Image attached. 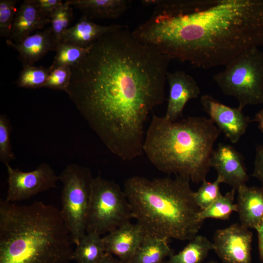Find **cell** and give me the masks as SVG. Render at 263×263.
Listing matches in <instances>:
<instances>
[{
	"label": "cell",
	"instance_id": "cell-1",
	"mask_svg": "<svg viewBox=\"0 0 263 263\" xmlns=\"http://www.w3.org/2000/svg\"><path fill=\"white\" fill-rule=\"evenodd\" d=\"M171 60L127 26L96 41L71 68L66 93L90 128L114 155L131 161L143 153L150 113L165 99Z\"/></svg>",
	"mask_w": 263,
	"mask_h": 263
},
{
	"label": "cell",
	"instance_id": "cell-2",
	"mask_svg": "<svg viewBox=\"0 0 263 263\" xmlns=\"http://www.w3.org/2000/svg\"><path fill=\"white\" fill-rule=\"evenodd\" d=\"M151 16L132 31L171 60L225 65L263 45V0H143Z\"/></svg>",
	"mask_w": 263,
	"mask_h": 263
},
{
	"label": "cell",
	"instance_id": "cell-3",
	"mask_svg": "<svg viewBox=\"0 0 263 263\" xmlns=\"http://www.w3.org/2000/svg\"><path fill=\"white\" fill-rule=\"evenodd\" d=\"M72 244L55 206L0 199V263H70Z\"/></svg>",
	"mask_w": 263,
	"mask_h": 263
},
{
	"label": "cell",
	"instance_id": "cell-4",
	"mask_svg": "<svg viewBox=\"0 0 263 263\" xmlns=\"http://www.w3.org/2000/svg\"><path fill=\"white\" fill-rule=\"evenodd\" d=\"M189 182L179 176L126 180L123 190L133 218L146 235L183 241L197 235L204 221Z\"/></svg>",
	"mask_w": 263,
	"mask_h": 263
},
{
	"label": "cell",
	"instance_id": "cell-5",
	"mask_svg": "<svg viewBox=\"0 0 263 263\" xmlns=\"http://www.w3.org/2000/svg\"><path fill=\"white\" fill-rule=\"evenodd\" d=\"M221 132L209 118L189 116L170 121L153 114L143 153L163 173L202 183L211 168L214 145Z\"/></svg>",
	"mask_w": 263,
	"mask_h": 263
},
{
	"label": "cell",
	"instance_id": "cell-6",
	"mask_svg": "<svg viewBox=\"0 0 263 263\" xmlns=\"http://www.w3.org/2000/svg\"><path fill=\"white\" fill-rule=\"evenodd\" d=\"M213 78L224 94L237 100L240 108L263 104V52L258 48L242 52Z\"/></svg>",
	"mask_w": 263,
	"mask_h": 263
},
{
	"label": "cell",
	"instance_id": "cell-7",
	"mask_svg": "<svg viewBox=\"0 0 263 263\" xmlns=\"http://www.w3.org/2000/svg\"><path fill=\"white\" fill-rule=\"evenodd\" d=\"M132 218L129 203L119 185L100 174L94 177L86 233L106 235L131 222Z\"/></svg>",
	"mask_w": 263,
	"mask_h": 263
},
{
	"label": "cell",
	"instance_id": "cell-8",
	"mask_svg": "<svg viewBox=\"0 0 263 263\" xmlns=\"http://www.w3.org/2000/svg\"><path fill=\"white\" fill-rule=\"evenodd\" d=\"M58 176L63 184L60 211L73 243L76 245L86 234L94 177L89 168L76 164L68 165Z\"/></svg>",
	"mask_w": 263,
	"mask_h": 263
},
{
	"label": "cell",
	"instance_id": "cell-9",
	"mask_svg": "<svg viewBox=\"0 0 263 263\" xmlns=\"http://www.w3.org/2000/svg\"><path fill=\"white\" fill-rule=\"evenodd\" d=\"M8 174V189L5 200L15 203L31 198L48 189L56 188L59 176L51 166L42 163L35 169L24 172L5 165Z\"/></svg>",
	"mask_w": 263,
	"mask_h": 263
},
{
	"label": "cell",
	"instance_id": "cell-10",
	"mask_svg": "<svg viewBox=\"0 0 263 263\" xmlns=\"http://www.w3.org/2000/svg\"><path fill=\"white\" fill-rule=\"evenodd\" d=\"M253 234L249 228L235 223L216 231L213 250L223 263H252Z\"/></svg>",
	"mask_w": 263,
	"mask_h": 263
},
{
	"label": "cell",
	"instance_id": "cell-11",
	"mask_svg": "<svg viewBox=\"0 0 263 263\" xmlns=\"http://www.w3.org/2000/svg\"><path fill=\"white\" fill-rule=\"evenodd\" d=\"M200 101L204 110L220 132L232 143H237L251 122L243 109L225 105L207 94L202 95Z\"/></svg>",
	"mask_w": 263,
	"mask_h": 263
},
{
	"label": "cell",
	"instance_id": "cell-12",
	"mask_svg": "<svg viewBox=\"0 0 263 263\" xmlns=\"http://www.w3.org/2000/svg\"><path fill=\"white\" fill-rule=\"evenodd\" d=\"M210 166L223 183L236 190L248 180L244 158L231 145L220 144L212 153Z\"/></svg>",
	"mask_w": 263,
	"mask_h": 263
},
{
	"label": "cell",
	"instance_id": "cell-13",
	"mask_svg": "<svg viewBox=\"0 0 263 263\" xmlns=\"http://www.w3.org/2000/svg\"><path fill=\"white\" fill-rule=\"evenodd\" d=\"M167 81L169 91L164 116L169 121H175L182 116L188 102L199 96L200 89L192 76L181 71L168 72Z\"/></svg>",
	"mask_w": 263,
	"mask_h": 263
},
{
	"label": "cell",
	"instance_id": "cell-14",
	"mask_svg": "<svg viewBox=\"0 0 263 263\" xmlns=\"http://www.w3.org/2000/svg\"><path fill=\"white\" fill-rule=\"evenodd\" d=\"M145 235L138 224L128 222L103 237L106 253L127 263L136 251Z\"/></svg>",
	"mask_w": 263,
	"mask_h": 263
},
{
	"label": "cell",
	"instance_id": "cell-15",
	"mask_svg": "<svg viewBox=\"0 0 263 263\" xmlns=\"http://www.w3.org/2000/svg\"><path fill=\"white\" fill-rule=\"evenodd\" d=\"M237 192V212L240 224L248 228L256 229L263 223V188L239 187Z\"/></svg>",
	"mask_w": 263,
	"mask_h": 263
},
{
	"label": "cell",
	"instance_id": "cell-16",
	"mask_svg": "<svg viewBox=\"0 0 263 263\" xmlns=\"http://www.w3.org/2000/svg\"><path fill=\"white\" fill-rule=\"evenodd\" d=\"M6 43L19 53L23 65H33L49 52L56 48L50 26L28 36L19 43L14 42L10 39H7Z\"/></svg>",
	"mask_w": 263,
	"mask_h": 263
},
{
	"label": "cell",
	"instance_id": "cell-17",
	"mask_svg": "<svg viewBox=\"0 0 263 263\" xmlns=\"http://www.w3.org/2000/svg\"><path fill=\"white\" fill-rule=\"evenodd\" d=\"M49 23L50 19L41 14L31 0H25L17 11L9 39L19 43Z\"/></svg>",
	"mask_w": 263,
	"mask_h": 263
},
{
	"label": "cell",
	"instance_id": "cell-18",
	"mask_svg": "<svg viewBox=\"0 0 263 263\" xmlns=\"http://www.w3.org/2000/svg\"><path fill=\"white\" fill-rule=\"evenodd\" d=\"M123 26L119 24L101 25L93 22L86 16L83 15L76 23L67 29L61 42L88 47L105 35Z\"/></svg>",
	"mask_w": 263,
	"mask_h": 263
},
{
	"label": "cell",
	"instance_id": "cell-19",
	"mask_svg": "<svg viewBox=\"0 0 263 263\" xmlns=\"http://www.w3.org/2000/svg\"><path fill=\"white\" fill-rule=\"evenodd\" d=\"M71 6L79 9L89 18L116 19L130 7L129 0H67Z\"/></svg>",
	"mask_w": 263,
	"mask_h": 263
},
{
	"label": "cell",
	"instance_id": "cell-20",
	"mask_svg": "<svg viewBox=\"0 0 263 263\" xmlns=\"http://www.w3.org/2000/svg\"><path fill=\"white\" fill-rule=\"evenodd\" d=\"M168 239L145 235L132 257L127 263H162L172 255Z\"/></svg>",
	"mask_w": 263,
	"mask_h": 263
},
{
	"label": "cell",
	"instance_id": "cell-21",
	"mask_svg": "<svg viewBox=\"0 0 263 263\" xmlns=\"http://www.w3.org/2000/svg\"><path fill=\"white\" fill-rule=\"evenodd\" d=\"M106 253L103 237L86 233L73 250L72 260L77 263H98Z\"/></svg>",
	"mask_w": 263,
	"mask_h": 263
},
{
	"label": "cell",
	"instance_id": "cell-22",
	"mask_svg": "<svg viewBox=\"0 0 263 263\" xmlns=\"http://www.w3.org/2000/svg\"><path fill=\"white\" fill-rule=\"evenodd\" d=\"M213 250L212 242L206 237L196 235L177 254L169 257L166 263H203Z\"/></svg>",
	"mask_w": 263,
	"mask_h": 263
},
{
	"label": "cell",
	"instance_id": "cell-23",
	"mask_svg": "<svg viewBox=\"0 0 263 263\" xmlns=\"http://www.w3.org/2000/svg\"><path fill=\"white\" fill-rule=\"evenodd\" d=\"M93 45V44H92ZM92 45L84 48L73 44L61 42L55 48L56 53L54 61L49 67L50 71L61 67H75L86 57Z\"/></svg>",
	"mask_w": 263,
	"mask_h": 263
},
{
	"label": "cell",
	"instance_id": "cell-24",
	"mask_svg": "<svg viewBox=\"0 0 263 263\" xmlns=\"http://www.w3.org/2000/svg\"><path fill=\"white\" fill-rule=\"evenodd\" d=\"M236 190L232 188L225 194H222L207 208L201 210L199 217L204 221L206 219H215L226 220L229 218L233 212H237V207L234 203Z\"/></svg>",
	"mask_w": 263,
	"mask_h": 263
},
{
	"label": "cell",
	"instance_id": "cell-25",
	"mask_svg": "<svg viewBox=\"0 0 263 263\" xmlns=\"http://www.w3.org/2000/svg\"><path fill=\"white\" fill-rule=\"evenodd\" d=\"M49 68L42 66L23 65V68L16 81L21 88L38 89L42 88L50 73Z\"/></svg>",
	"mask_w": 263,
	"mask_h": 263
},
{
	"label": "cell",
	"instance_id": "cell-26",
	"mask_svg": "<svg viewBox=\"0 0 263 263\" xmlns=\"http://www.w3.org/2000/svg\"><path fill=\"white\" fill-rule=\"evenodd\" d=\"M73 18V9L66 1L57 8L50 17L51 28L56 47L62 42L64 34Z\"/></svg>",
	"mask_w": 263,
	"mask_h": 263
},
{
	"label": "cell",
	"instance_id": "cell-27",
	"mask_svg": "<svg viewBox=\"0 0 263 263\" xmlns=\"http://www.w3.org/2000/svg\"><path fill=\"white\" fill-rule=\"evenodd\" d=\"M221 183L222 180L218 176L213 182L206 180L198 190L194 191V199L200 210L207 208L221 196L220 189Z\"/></svg>",
	"mask_w": 263,
	"mask_h": 263
},
{
	"label": "cell",
	"instance_id": "cell-28",
	"mask_svg": "<svg viewBox=\"0 0 263 263\" xmlns=\"http://www.w3.org/2000/svg\"><path fill=\"white\" fill-rule=\"evenodd\" d=\"M12 127L6 115H0V161L4 164L16 159L12 150L10 136Z\"/></svg>",
	"mask_w": 263,
	"mask_h": 263
},
{
	"label": "cell",
	"instance_id": "cell-29",
	"mask_svg": "<svg viewBox=\"0 0 263 263\" xmlns=\"http://www.w3.org/2000/svg\"><path fill=\"white\" fill-rule=\"evenodd\" d=\"M71 68L61 66L51 71L42 88L62 90L67 92L71 79Z\"/></svg>",
	"mask_w": 263,
	"mask_h": 263
},
{
	"label": "cell",
	"instance_id": "cell-30",
	"mask_svg": "<svg viewBox=\"0 0 263 263\" xmlns=\"http://www.w3.org/2000/svg\"><path fill=\"white\" fill-rule=\"evenodd\" d=\"M17 0H0V37H10L12 26L17 12Z\"/></svg>",
	"mask_w": 263,
	"mask_h": 263
},
{
	"label": "cell",
	"instance_id": "cell-31",
	"mask_svg": "<svg viewBox=\"0 0 263 263\" xmlns=\"http://www.w3.org/2000/svg\"><path fill=\"white\" fill-rule=\"evenodd\" d=\"M41 14L49 18L64 2L61 0H31Z\"/></svg>",
	"mask_w": 263,
	"mask_h": 263
},
{
	"label": "cell",
	"instance_id": "cell-32",
	"mask_svg": "<svg viewBox=\"0 0 263 263\" xmlns=\"http://www.w3.org/2000/svg\"><path fill=\"white\" fill-rule=\"evenodd\" d=\"M252 176L257 178L263 188V146H259L256 149L255 158Z\"/></svg>",
	"mask_w": 263,
	"mask_h": 263
},
{
	"label": "cell",
	"instance_id": "cell-33",
	"mask_svg": "<svg viewBox=\"0 0 263 263\" xmlns=\"http://www.w3.org/2000/svg\"><path fill=\"white\" fill-rule=\"evenodd\" d=\"M255 230L258 235L260 257L261 260L263 261V223Z\"/></svg>",
	"mask_w": 263,
	"mask_h": 263
},
{
	"label": "cell",
	"instance_id": "cell-34",
	"mask_svg": "<svg viewBox=\"0 0 263 263\" xmlns=\"http://www.w3.org/2000/svg\"><path fill=\"white\" fill-rule=\"evenodd\" d=\"M98 263H123L113 255L106 253Z\"/></svg>",
	"mask_w": 263,
	"mask_h": 263
},
{
	"label": "cell",
	"instance_id": "cell-35",
	"mask_svg": "<svg viewBox=\"0 0 263 263\" xmlns=\"http://www.w3.org/2000/svg\"><path fill=\"white\" fill-rule=\"evenodd\" d=\"M253 121L257 123L259 129L263 133V108L256 114Z\"/></svg>",
	"mask_w": 263,
	"mask_h": 263
},
{
	"label": "cell",
	"instance_id": "cell-36",
	"mask_svg": "<svg viewBox=\"0 0 263 263\" xmlns=\"http://www.w3.org/2000/svg\"><path fill=\"white\" fill-rule=\"evenodd\" d=\"M206 263H219L217 262H216V261H209V262H208Z\"/></svg>",
	"mask_w": 263,
	"mask_h": 263
},
{
	"label": "cell",
	"instance_id": "cell-37",
	"mask_svg": "<svg viewBox=\"0 0 263 263\" xmlns=\"http://www.w3.org/2000/svg\"><path fill=\"white\" fill-rule=\"evenodd\" d=\"M162 263H166V261H164V262H163Z\"/></svg>",
	"mask_w": 263,
	"mask_h": 263
}]
</instances>
